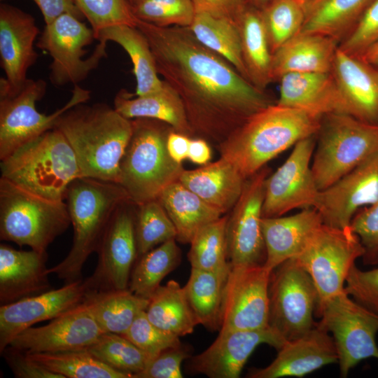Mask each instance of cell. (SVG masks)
Wrapping results in <instances>:
<instances>
[{
	"mask_svg": "<svg viewBox=\"0 0 378 378\" xmlns=\"http://www.w3.org/2000/svg\"><path fill=\"white\" fill-rule=\"evenodd\" d=\"M157 71L179 95L193 136L218 146L251 115L272 104L225 59L202 44L188 27L138 20Z\"/></svg>",
	"mask_w": 378,
	"mask_h": 378,
	"instance_id": "cell-1",
	"label": "cell"
},
{
	"mask_svg": "<svg viewBox=\"0 0 378 378\" xmlns=\"http://www.w3.org/2000/svg\"><path fill=\"white\" fill-rule=\"evenodd\" d=\"M85 103L63 113L55 128L71 146L82 177L119 183L120 164L132 136V121L106 104Z\"/></svg>",
	"mask_w": 378,
	"mask_h": 378,
	"instance_id": "cell-2",
	"label": "cell"
},
{
	"mask_svg": "<svg viewBox=\"0 0 378 378\" xmlns=\"http://www.w3.org/2000/svg\"><path fill=\"white\" fill-rule=\"evenodd\" d=\"M322 117L272 104L251 115L217 146L220 158L248 178L300 140L316 135Z\"/></svg>",
	"mask_w": 378,
	"mask_h": 378,
	"instance_id": "cell-3",
	"label": "cell"
},
{
	"mask_svg": "<svg viewBox=\"0 0 378 378\" xmlns=\"http://www.w3.org/2000/svg\"><path fill=\"white\" fill-rule=\"evenodd\" d=\"M65 200L73 225V244L67 255L48 269V273L69 284L82 279L83 265L97 252L115 211L130 200L119 183L88 177L71 182Z\"/></svg>",
	"mask_w": 378,
	"mask_h": 378,
	"instance_id": "cell-4",
	"label": "cell"
},
{
	"mask_svg": "<svg viewBox=\"0 0 378 378\" xmlns=\"http://www.w3.org/2000/svg\"><path fill=\"white\" fill-rule=\"evenodd\" d=\"M132 133L120 164L119 184L136 205L157 200L185 170L174 161L167 148L173 128L151 118H135Z\"/></svg>",
	"mask_w": 378,
	"mask_h": 378,
	"instance_id": "cell-5",
	"label": "cell"
},
{
	"mask_svg": "<svg viewBox=\"0 0 378 378\" xmlns=\"http://www.w3.org/2000/svg\"><path fill=\"white\" fill-rule=\"evenodd\" d=\"M1 178L54 200H65L69 185L82 177L75 153L54 128L1 160Z\"/></svg>",
	"mask_w": 378,
	"mask_h": 378,
	"instance_id": "cell-6",
	"label": "cell"
},
{
	"mask_svg": "<svg viewBox=\"0 0 378 378\" xmlns=\"http://www.w3.org/2000/svg\"><path fill=\"white\" fill-rule=\"evenodd\" d=\"M71 220L64 200H50L0 178V238L20 246L46 252L68 228Z\"/></svg>",
	"mask_w": 378,
	"mask_h": 378,
	"instance_id": "cell-7",
	"label": "cell"
},
{
	"mask_svg": "<svg viewBox=\"0 0 378 378\" xmlns=\"http://www.w3.org/2000/svg\"><path fill=\"white\" fill-rule=\"evenodd\" d=\"M312 171L322 191L360 164L378 146V125L343 113L322 117L316 134Z\"/></svg>",
	"mask_w": 378,
	"mask_h": 378,
	"instance_id": "cell-8",
	"label": "cell"
},
{
	"mask_svg": "<svg viewBox=\"0 0 378 378\" xmlns=\"http://www.w3.org/2000/svg\"><path fill=\"white\" fill-rule=\"evenodd\" d=\"M363 254L360 239L350 226L340 228L322 223L312 231L293 258L312 277L320 302L344 290L351 267Z\"/></svg>",
	"mask_w": 378,
	"mask_h": 378,
	"instance_id": "cell-9",
	"label": "cell"
},
{
	"mask_svg": "<svg viewBox=\"0 0 378 378\" xmlns=\"http://www.w3.org/2000/svg\"><path fill=\"white\" fill-rule=\"evenodd\" d=\"M46 86L44 80L28 78L17 92L0 95V160L54 129L63 113L90 98L89 90L75 85L69 100L62 107L46 115L36 107V102L44 97Z\"/></svg>",
	"mask_w": 378,
	"mask_h": 378,
	"instance_id": "cell-10",
	"label": "cell"
},
{
	"mask_svg": "<svg viewBox=\"0 0 378 378\" xmlns=\"http://www.w3.org/2000/svg\"><path fill=\"white\" fill-rule=\"evenodd\" d=\"M268 326L285 341L297 339L309 332L318 302L315 284L309 273L290 258L270 273Z\"/></svg>",
	"mask_w": 378,
	"mask_h": 378,
	"instance_id": "cell-11",
	"label": "cell"
},
{
	"mask_svg": "<svg viewBox=\"0 0 378 378\" xmlns=\"http://www.w3.org/2000/svg\"><path fill=\"white\" fill-rule=\"evenodd\" d=\"M316 314L334 339L341 377H346L363 360H378V316L354 300L345 290L318 302Z\"/></svg>",
	"mask_w": 378,
	"mask_h": 378,
	"instance_id": "cell-12",
	"label": "cell"
},
{
	"mask_svg": "<svg viewBox=\"0 0 378 378\" xmlns=\"http://www.w3.org/2000/svg\"><path fill=\"white\" fill-rule=\"evenodd\" d=\"M94 39L92 29L71 13H64L46 24L36 46L52 58L49 78L52 85H78L99 66L106 55V41H99L93 52L83 58L87 52L84 48Z\"/></svg>",
	"mask_w": 378,
	"mask_h": 378,
	"instance_id": "cell-13",
	"label": "cell"
},
{
	"mask_svg": "<svg viewBox=\"0 0 378 378\" xmlns=\"http://www.w3.org/2000/svg\"><path fill=\"white\" fill-rule=\"evenodd\" d=\"M316 135L298 141L285 162L265 181L262 217L315 208L321 190L312 171Z\"/></svg>",
	"mask_w": 378,
	"mask_h": 378,
	"instance_id": "cell-14",
	"label": "cell"
},
{
	"mask_svg": "<svg viewBox=\"0 0 378 378\" xmlns=\"http://www.w3.org/2000/svg\"><path fill=\"white\" fill-rule=\"evenodd\" d=\"M136 206L130 200L122 203L110 220L97 251V267L85 280L88 291L128 288L138 257Z\"/></svg>",
	"mask_w": 378,
	"mask_h": 378,
	"instance_id": "cell-15",
	"label": "cell"
},
{
	"mask_svg": "<svg viewBox=\"0 0 378 378\" xmlns=\"http://www.w3.org/2000/svg\"><path fill=\"white\" fill-rule=\"evenodd\" d=\"M266 166L246 179L242 192L227 216L226 241L231 266L264 265L266 251L261 229Z\"/></svg>",
	"mask_w": 378,
	"mask_h": 378,
	"instance_id": "cell-16",
	"label": "cell"
},
{
	"mask_svg": "<svg viewBox=\"0 0 378 378\" xmlns=\"http://www.w3.org/2000/svg\"><path fill=\"white\" fill-rule=\"evenodd\" d=\"M270 273L264 265H230L223 292L220 330L269 327Z\"/></svg>",
	"mask_w": 378,
	"mask_h": 378,
	"instance_id": "cell-17",
	"label": "cell"
},
{
	"mask_svg": "<svg viewBox=\"0 0 378 378\" xmlns=\"http://www.w3.org/2000/svg\"><path fill=\"white\" fill-rule=\"evenodd\" d=\"M285 340L270 326L256 330H219L204 351L190 357L188 370L210 378H238L248 358L262 344L279 350Z\"/></svg>",
	"mask_w": 378,
	"mask_h": 378,
	"instance_id": "cell-18",
	"label": "cell"
},
{
	"mask_svg": "<svg viewBox=\"0 0 378 378\" xmlns=\"http://www.w3.org/2000/svg\"><path fill=\"white\" fill-rule=\"evenodd\" d=\"M39 34L34 18L6 4L0 6V62L6 77L0 79V95L17 92L28 79L38 59L34 44Z\"/></svg>",
	"mask_w": 378,
	"mask_h": 378,
	"instance_id": "cell-19",
	"label": "cell"
},
{
	"mask_svg": "<svg viewBox=\"0 0 378 378\" xmlns=\"http://www.w3.org/2000/svg\"><path fill=\"white\" fill-rule=\"evenodd\" d=\"M83 302L53 318L48 325L30 327L19 333L10 346L27 353H52L86 349L103 334Z\"/></svg>",
	"mask_w": 378,
	"mask_h": 378,
	"instance_id": "cell-20",
	"label": "cell"
},
{
	"mask_svg": "<svg viewBox=\"0 0 378 378\" xmlns=\"http://www.w3.org/2000/svg\"><path fill=\"white\" fill-rule=\"evenodd\" d=\"M88 291L82 279L0 307V353L21 332L82 303Z\"/></svg>",
	"mask_w": 378,
	"mask_h": 378,
	"instance_id": "cell-21",
	"label": "cell"
},
{
	"mask_svg": "<svg viewBox=\"0 0 378 378\" xmlns=\"http://www.w3.org/2000/svg\"><path fill=\"white\" fill-rule=\"evenodd\" d=\"M337 363L338 354L334 339L318 322L304 335L286 341L269 365L251 370L247 377H302L323 366Z\"/></svg>",
	"mask_w": 378,
	"mask_h": 378,
	"instance_id": "cell-22",
	"label": "cell"
},
{
	"mask_svg": "<svg viewBox=\"0 0 378 378\" xmlns=\"http://www.w3.org/2000/svg\"><path fill=\"white\" fill-rule=\"evenodd\" d=\"M331 72L346 113L378 125V69L337 48Z\"/></svg>",
	"mask_w": 378,
	"mask_h": 378,
	"instance_id": "cell-23",
	"label": "cell"
},
{
	"mask_svg": "<svg viewBox=\"0 0 378 378\" xmlns=\"http://www.w3.org/2000/svg\"><path fill=\"white\" fill-rule=\"evenodd\" d=\"M47 252L0 245V302L11 303L50 290Z\"/></svg>",
	"mask_w": 378,
	"mask_h": 378,
	"instance_id": "cell-24",
	"label": "cell"
},
{
	"mask_svg": "<svg viewBox=\"0 0 378 378\" xmlns=\"http://www.w3.org/2000/svg\"><path fill=\"white\" fill-rule=\"evenodd\" d=\"M277 104L323 116L346 113L336 80L330 73H289L282 76Z\"/></svg>",
	"mask_w": 378,
	"mask_h": 378,
	"instance_id": "cell-25",
	"label": "cell"
},
{
	"mask_svg": "<svg viewBox=\"0 0 378 378\" xmlns=\"http://www.w3.org/2000/svg\"><path fill=\"white\" fill-rule=\"evenodd\" d=\"M322 223L320 213L314 207L288 216L262 217L261 229L266 251L264 266L272 272L295 258L309 234Z\"/></svg>",
	"mask_w": 378,
	"mask_h": 378,
	"instance_id": "cell-26",
	"label": "cell"
},
{
	"mask_svg": "<svg viewBox=\"0 0 378 378\" xmlns=\"http://www.w3.org/2000/svg\"><path fill=\"white\" fill-rule=\"evenodd\" d=\"M338 46L330 37L300 31L273 53V81L289 73L331 72Z\"/></svg>",
	"mask_w": 378,
	"mask_h": 378,
	"instance_id": "cell-27",
	"label": "cell"
},
{
	"mask_svg": "<svg viewBox=\"0 0 378 378\" xmlns=\"http://www.w3.org/2000/svg\"><path fill=\"white\" fill-rule=\"evenodd\" d=\"M245 178L227 160L220 158L192 170H184L178 181L221 214L239 200Z\"/></svg>",
	"mask_w": 378,
	"mask_h": 378,
	"instance_id": "cell-28",
	"label": "cell"
},
{
	"mask_svg": "<svg viewBox=\"0 0 378 378\" xmlns=\"http://www.w3.org/2000/svg\"><path fill=\"white\" fill-rule=\"evenodd\" d=\"M114 108L128 119L151 118L164 122L174 131L194 137L184 105L176 90L163 80L161 88L136 96L120 90L113 100Z\"/></svg>",
	"mask_w": 378,
	"mask_h": 378,
	"instance_id": "cell-29",
	"label": "cell"
},
{
	"mask_svg": "<svg viewBox=\"0 0 378 378\" xmlns=\"http://www.w3.org/2000/svg\"><path fill=\"white\" fill-rule=\"evenodd\" d=\"M236 23L248 80L257 88L265 91L267 86L273 82L272 53L260 10L246 4Z\"/></svg>",
	"mask_w": 378,
	"mask_h": 378,
	"instance_id": "cell-30",
	"label": "cell"
},
{
	"mask_svg": "<svg viewBox=\"0 0 378 378\" xmlns=\"http://www.w3.org/2000/svg\"><path fill=\"white\" fill-rule=\"evenodd\" d=\"M158 200L176 228V240L183 244H190L202 227L223 215L178 181L169 185Z\"/></svg>",
	"mask_w": 378,
	"mask_h": 378,
	"instance_id": "cell-31",
	"label": "cell"
},
{
	"mask_svg": "<svg viewBox=\"0 0 378 378\" xmlns=\"http://www.w3.org/2000/svg\"><path fill=\"white\" fill-rule=\"evenodd\" d=\"M372 0H312L304 5L302 32L342 41L356 26Z\"/></svg>",
	"mask_w": 378,
	"mask_h": 378,
	"instance_id": "cell-32",
	"label": "cell"
},
{
	"mask_svg": "<svg viewBox=\"0 0 378 378\" xmlns=\"http://www.w3.org/2000/svg\"><path fill=\"white\" fill-rule=\"evenodd\" d=\"M95 39L113 41L120 46L128 54L133 64L136 79L134 95L142 96L161 88V80L148 41L136 27L125 24L115 25L100 31Z\"/></svg>",
	"mask_w": 378,
	"mask_h": 378,
	"instance_id": "cell-33",
	"label": "cell"
},
{
	"mask_svg": "<svg viewBox=\"0 0 378 378\" xmlns=\"http://www.w3.org/2000/svg\"><path fill=\"white\" fill-rule=\"evenodd\" d=\"M83 302L104 332L123 335L149 300L126 288L88 291Z\"/></svg>",
	"mask_w": 378,
	"mask_h": 378,
	"instance_id": "cell-34",
	"label": "cell"
},
{
	"mask_svg": "<svg viewBox=\"0 0 378 378\" xmlns=\"http://www.w3.org/2000/svg\"><path fill=\"white\" fill-rule=\"evenodd\" d=\"M229 270L206 271L191 268L183 289L198 323L210 331L220 330L224 288Z\"/></svg>",
	"mask_w": 378,
	"mask_h": 378,
	"instance_id": "cell-35",
	"label": "cell"
},
{
	"mask_svg": "<svg viewBox=\"0 0 378 378\" xmlns=\"http://www.w3.org/2000/svg\"><path fill=\"white\" fill-rule=\"evenodd\" d=\"M145 312L155 326L179 337L192 333L198 325L183 287L174 280L157 289Z\"/></svg>",
	"mask_w": 378,
	"mask_h": 378,
	"instance_id": "cell-36",
	"label": "cell"
},
{
	"mask_svg": "<svg viewBox=\"0 0 378 378\" xmlns=\"http://www.w3.org/2000/svg\"><path fill=\"white\" fill-rule=\"evenodd\" d=\"M188 27L202 44L225 59L249 81L241 55L239 31L234 21L195 10Z\"/></svg>",
	"mask_w": 378,
	"mask_h": 378,
	"instance_id": "cell-37",
	"label": "cell"
},
{
	"mask_svg": "<svg viewBox=\"0 0 378 378\" xmlns=\"http://www.w3.org/2000/svg\"><path fill=\"white\" fill-rule=\"evenodd\" d=\"M176 239H170L139 256L133 267L128 288L136 295L149 300L162 279L180 262L181 252Z\"/></svg>",
	"mask_w": 378,
	"mask_h": 378,
	"instance_id": "cell-38",
	"label": "cell"
},
{
	"mask_svg": "<svg viewBox=\"0 0 378 378\" xmlns=\"http://www.w3.org/2000/svg\"><path fill=\"white\" fill-rule=\"evenodd\" d=\"M27 354L62 378H130L127 374L105 365L85 349Z\"/></svg>",
	"mask_w": 378,
	"mask_h": 378,
	"instance_id": "cell-39",
	"label": "cell"
},
{
	"mask_svg": "<svg viewBox=\"0 0 378 378\" xmlns=\"http://www.w3.org/2000/svg\"><path fill=\"white\" fill-rule=\"evenodd\" d=\"M85 349L105 365L127 374L130 378H134L144 370L154 358L123 335L113 332H104Z\"/></svg>",
	"mask_w": 378,
	"mask_h": 378,
	"instance_id": "cell-40",
	"label": "cell"
},
{
	"mask_svg": "<svg viewBox=\"0 0 378 378\" xmlns=\"http://www.w3.org/2000/svg\"><path fill=\"white\" fill-rule=\"evenodd\" d=\"M227 216L202 227L190 241L188 259L191 267L206 271L230 268L227 260L226 224Z\"/></svg>",
	"mask_w": 378,
	"mask_h": 378,
	"instance_id": "cell-41",
	"label": "cell"
},
{
	"mask_svg": "<svg viewBox=\"0 0 378 378\" xmlns=\"http://www.w3.org/2000/svg\"><path fill=\"white\" fill-rule=\"evenodd\" d=\"M260 11L272 55L302 30L304 9L298 0H270Z\"/></svg>",
	"mask_w": 378,
	"mask_h": 378,
	"instance_id": "cell-42",
	"label": "cell"
},
{
	"mask_svg": "<svg viewBox=\"0 0 378 378\" xmlns=\"http://www.w3.org/2000/svg\"><path fill=\"white\" fill-rule=\"evenodd\" d=\"M135 232L138 256L176 237V228L158 199L136 205Z\"/></svg>",
	"mask_w": 378,
	"mask_h": 378,
	"instance_id": "cell-43",
	"label": "cell"
},
{
	"mask_svg": "<svg viewBox=\"0 0 378 378\" xmlns=\"http://www.w3.org/2000/svg\"><path fill=\"white\" fill-rule=\"evenodd\" d=\"M139 20L158 27H189L195 15L192 0H127Z\"/></svg>",
	"mask_w": 378,
	"mask_h": 378,
	"instance_id": "cell-44",
	"label": "cell"
},
{
	"mask_svg": "<svg viewBox=\"0 0 378 378\" xmlns=\"http://www.w3.org/2000/svg\"><path fill=\"white\" fill-rule=\"evenodd\" d=\"M91 25L94 37L104 29L125 24L136 27L137 19L127 0H74Z\"/></svg>",
	"mask_w": 378,
	"mask_h": 378,
	"instance_id": "cell-45",
	"label": "cell"
},
{
	"mask_svg": "<svg viewBox=\"0 0 378 378\" xmlns=\"http://www.w3.org/2000/svg\"><path fill=\"white\" fill-rule=\"evenodd\" d=\"M145 311L135 318L128 330L122 335L153 357L167 349L181 345L179 337L155 326L148 318Z\"/></svg>",
	"mask_w": 378,
	"mask_h": 378,
	"instance_id": "cell-46",
	"label": "cell"
},
{
	"mask_svg": "<svg viewBox=\"0 0 378 378\" xmlns=\"http://www.w3.org/2000/svg\"><path fill=\"white\" fill-rule=\"evenodd\" d=\"M378 41V0H372L361 18L338 46L342 51L360 57Z\"/></svg>",
	"mask_w": 378,
	"mask_h": 378,
	"instance_id": "cell-47",
	"label": "cell"
},
{
	"mask_svg": "<svg viewBox=\"0 0 378 378\" xmlns=\"http://www.w3.org/2000/svg\"><path fill=\"white\" fill-rule=\"evenodd\" d=\"M350 227L357 234L364 248L362 260L365 265L378 264V200L359 209L354 216Z\"/></svg>",
	"mask_w": 378,
	"mask_h": 378,
	"instance_id": "cell-48",
	"label": "cell"
},
{
	"mask_svg": "<svg viewBox=\"0 0 378 378\" xmlns=\"http://www.w3.org/2000/svg\"><path fill=\"white\" fill-rule=\"evenodd\" d=\"M345 284L344 290L354 300L378 316V267L364 271L354 265Z\"/></svg>",
	"mask_w": 378,
	"mask_h": 378,
	"instance_id": "cell-49",
	"label": "cell"
},
{
	"mask_svg": "<svg viewBox=\"0 0 378 378\" xmlns=\"http://www.w3.org/2000/svg\"><path fill=\"white\" fill-rule=\"evenodd\" d=\"M189 358L188 350L181 345L167 349L154 357L134 378H182L181 365Z\"/></svg>",
	"mask_w": 378,
	"mask_h": 378,
	"instance_id": "cell-50",
	"label": "cell"
},
{
	"mask_svg": "<svg viewBox=\"0 0 378 378\" xmlns=\"http://www.w3.org/2000/svg\"><path fill=\"white\" fill-rule=\"evenodd\" d=\"M15 377L62 378L31 359L24 351L8 346L1 353Z\"/></svg>",
	"mask_w": 378,
	"mask_h": 378,
	"instance_id": "cell-51",
	"label": "cell"
},
{
	"mask_svg": "<svg viewBox=\"0 0 378 378\" xmlns=\"http://www.w3.org/2000/svg\"><path fill=\"white\" fill-rule=\"evenodd\" d=\"M195 10H202L214 15L227 18L236 22L246 5L244 0H192Z\"/></svg>",
	"mask_w": 378,
	"mask_h": 378,
	"instance_id": "cell-52",
	"label": "cell"
},
{
	"mask_svg": "<svg viewBox=\"0 0 378 378\" xmlns=\"http://www.w3.org/2000/svg\"><path fill=\"white\" fill-rule=\"evenodd\" d=\"M39 8L46 24L64 13H71L81 19L83 16L74 0H33Z\"/></svg>",
	"mask_w": 378,
	"mask_h": 378,
	"instance_id": "cell-53",
	"label": "cell"
},
{
	"mask_svg": "<svg viewBox=\"0 0 378 378\" xmlns=\"http://www.w3.org/2000/svg\"><path fill=\"white\" fill-rule=\"evenodd\" d=\"M191 137L172 130L167 139V148L172 159L182 164L188 156Z\"/></svg>",
	"mask_w": 378,
	"mask_h": 378,
	"instance_id": "cell-54",
	"label": "cell"
},
{
	"mask_svg": "<svg viewBox=\"0 0 378 378\" xmlns=\"http://www.w3.org/2000/svg\"><path fill=\"white\" fill-rule=\"evenodd\" d=\"M211 150L208 141L204 139H191L188 159L193 163L204 165L209 162Z\"/></svg>",
	"mask_w": 378,
	"mask_h": 378,
	"instance_id": "cell-55",
	"label": "cell"
},
{
	"mask_svg": "<svg viewBox=\"0 0 378 378\" xmlns=\"http://www.w3.org/2000/svg\"><path fill=\"white\" fill-rule=\"evenodd\" d=\"M360 57L378 69V41L370 47Z\"/></svg>",
	"mask_w": 378,
	"mask_h": 378,
	"instance_id": "cell-56",
	"label": "cell"
},
{
	"mask_svg": "<svg viewBox=\"0 0 378 378\" xmlns=\"http://www.w3.org/2000/svg\"><path fill=\"white\" fill-rule=\"evenodd\" d=\"M270 0H244L246 4L261 10Z\"/></svg>",
	"mask_w": 378,
	"mask_h": 378,
	"instance_id": "cell-57",
	"label": "cell"
},
{
	"mask_svg": "<svg viewBox=\"0 0 378 378\" xmlns=\"http://www.w3.org/2000/svg\"><path fill=\"white\" fill-rule=\"evenodd\" d=\"M298 1L304 6L307 4V3L312 1V0H298Z\"/></svg>",
	"mask_w": 378,
	"mask_h": 378,
	"instance_id": "cell-58",
	"label": "cell"
},
{
	"mask_svg": "<svg viewBox=\"0 0 378 378\" xmlns=\"http://www.w3.org/2000/svg\"><path fill=\"white\" fill-rule=\"evenodd\" d=\"M1 1H4V0H1Z\"/></svg>",
	"mask_w": 378,
	"mask_h": 378,
	"instance_id": "cell-59",
	"label": "cell"
}]
</instances>
